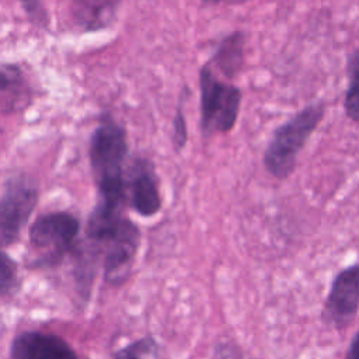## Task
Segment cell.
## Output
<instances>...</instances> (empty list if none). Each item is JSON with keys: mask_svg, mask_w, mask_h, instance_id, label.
<instances>
[{"mask_svg": "<svg viewBox=\"0 0 359 359\" xmlns=\"http://www.w3.org/2000/svg\"><path fill=\"white\" fill-rule=\"evenodd\" d=\"M10 359H80L72 345L57 334L39 330L18 332L10 345Z\"/></svg>", "mask_w": 359, "mask_h": 359, "instance_id": "obj_9", "label": "cell"}, {"mask_svg": "<svg viewBox=\"0 0 359 359\" xmlns=\"http://www.w3.org/2000/svg\"><path fill=\"white\" fill-rule=\"evenodd\" d=\"M346 359H359V330L351 339L349 348L346 351Z\"/></svg>", "mask_w": 359, "mask_h": 359, "instance_id": "obj_19", "label": "cell"}, {"mask_svg": "<svg viewBox=\"0 0 359 359\" xmlns=\"http://www.w3.org/2000/svg\"><path fill=\"white\" fill-rule=\"evenodd\" d=\"M121 0H72L74 22L84 31H98L108 27Z\"/></svg>", "mask_w": 359, "mask_h": 359, "instance_id": "obj_10", "label": "cell"}, {"mask_svg": "<svg viewBox=\"0 0 359 359\" xmlns=\"http://www.w3.org/2000/svg\"><path fill=\"white\" fill-rule=\"evenodd\" d=\"M359 311V264L341 269L331 282L321 320L335 330H345Z\"/></svg>", "mask_w": 359, "mask_h": 359, "instance_id": "obj_7", "label": "cell"}, {"mask_svg": "<svg viewBox=\"0 0 359 359\" xmlns=\"http://www.w3.org/2000/svg\"><path fill=\"white\" fill-rule=\"evenodd\" d=\"M344 107L348 118L359 122V49L349 57V87Z\"/></svg>", "mask_w": 359, "mask_h": 359, "instance_id": "obj_14", "label": "cell"}, {"mask_svg": "<svg viewBox=\"0 0 359 359\" xmlns=\"http://www.w3.org/2000/svg\"><path fill=\"white\" fill-rule=\"evenodd\" d=\"M20 279H18V264L6 252L1 251L0 261V294L1 299L6 300L13 297L20 290Z\"/></svg>", "mask_w": 359, "mask_h": 359, "instance_id": "obj_15", "label": "cell"}, {"mask_svg": "<svg viewBox=\"0 0 359 359\" xmlns=\"http://www.w3.org/2000/svg\"><path fill=\"white\" fill-rule=\"evenodd\" d=\"M324 114L325 105L313 102L275 129L262 157L269 175L282 181L293 174L300 150L324 118Z\"/></svg>", "mask_w": 359, "mask_h": 359, "instance_id": "obj_3", "label": "cell"}, {"mask_svg": "<svg viewBox=\"0 0 359 359\" xmlns=\"http://www.w3.org/2000/svg\"><path fill=\"white\" fill-rule=\"evenodd\" d=\"M199 84L201 129L203 135L230 132L240 111V90L231 84L219 81L208 67L201 69Z\"/></svg>", "mask_w": 359, "mask_h": 359, "instance_id": "obj_5", "label": "cell"}, {"mask_svg": "<svg viewBox=\"0 0 359 359\" xmlns=\"http://www.w3.org/2000/svg\"><path fill=\"white\" fill-rule=\"evenodd\" d=\"M243 43L244 36L240 32L233 34L223 41L215 55V62L227 76L236 74L243 63Z\"/></svg>", "mask_w": 359, "mask_h": 359, "instance_id": "obj_12", "label": "cell"}, {"mask_svg": "<svg viewBox=\"0 0 359 359\" xmlns=\"http://www.w3.org/2000/svg\"><path fill=\"white\" fill-rule=\"evenodd\" d=\"M27 11V14L34 21H43V11L38 0H20Z\"/></svg>", "mask_w": 359, "mask_h": 359, "instance_id": "obj_18", "label": "cell"}, {"mask_svg": "<svg viewBox=\"0 0 359 359\" xmlns=\"http://www.w3.org/2000/svg\"><path fill=\"white\" fill-rule=\"evenodd\" d=\"M188 140V132H187V123L182 114V109L178 108L177 114L172 119V133H171V143L177 153H180Z\"/></svg>", "mask_w": 359, "mask_h": 359, "instance_id": "obj_17", "label": "cell"}, {"mask_svg": "<svg viewBox=\"0 0 359 359\" xmlns=\"http://www.w3.org/2000/svg\"><path fill=\"white\" fill-rule=\"evenodd\" d=\"M80 220L67 210H53L39 215L28 230L29 269H49L62 264L67 254L77 250Z\"/></svg>", "mask_w": 359, "mask_h": 359, "instance_id": "obj_2", "label": "cell"}, {"mask_svg": "<svg viewBox=\"0 0 359 359\" xmlns=\"http://www.w3.org/2000/svg\"><path fill=\"white\" fill-rule=\"evenodd\" d=\"M31 90L21 70L14 65L1 66V111L3 114L22 109L29 102Z\"/></svg>", "mask_w": 359, "mask_h": 359, "instance_id": "obj_11", "label": "cell"}, {"mask_svg": "<svg viewBox=\"0 0 359 359\" xmlns=\"http://www.w3.org/2000/svg\"><path fill=\"white\" fill-rule=\"evenodd\" d=\"M212 1H217V0H212Z\"/></svg>", "mask_w": 359, "mask_h": 359, "instance_id": "obj_20", "label": "cell"}, {"mask_svg": "<svg viewBox=\"0 0 359 359\" xmlns=\"http://www.w3.org/2000/svg\"><path fill=\"white\" fill-rule=\"evenodd\" d=\"M128 154L126 130L111 118H104L90 137L88 158L98 199L126 205L125 158Z\"/></svg>", "mask_w": 359, "mask_h": 359, "instance_id": "obj_1", "label": "cell"}, {"mask_svg": "<svg viewBox=\"0 0 359 359\" xmlns=\"http://www.w3.org/2000/svg\"><path fill=\"white\" fill-rule=\"evenodd\" d=\"M142 241L139 226L125 217L114 234L102 244L105 248L102 259L104 282L119 286L126 282Z\"/></svg>", "mask_w": 359, "mask_h": 359, "instance_id": "obj_6", "label": "cell"}, {"mask_svg": "<svg viewBox=\"0 0 359 359\" xmlns=\"http://www.w3.org/2000/svg\"><path fill=\"white\" fill-rule=\"evenodd\" d=\"M213 359H245L240 345L230 338H220L213 344Z\"/></svg>", "mask_w": 359, "mask_h": 359, "instance_id": "obj_16", "label": "cell"}, {"mask_svg": "<svg viewBox=\"0 0 359 359\" xmlns=\"http://www.w3.org/2000/svg\"><path fill=\"white\" fill-rule=\"evenodd\" d=\"M128 203L140 217L156 216L163 206L154 164L146 157H136L125 172Z\"/></svg>", "mask_w": 359, "mask_h": 359, "instance_id": "obj_8", "label": "cell"}, {"mask_svg": "<svg viewBox=\"0 0 359 359\" xmlns=\"http://www.w3.org/2000/svg\"><path fill=\"white\" fill-rule=\"evenodd\" d=\"M160 346L153 335L140 337L112 353V359H158Z\"/></svg>", "mask_w": 359, "mask_h": 359, "instance_id": "obj_13", "label": "cell"}, {"mask_svg": "<svg viewBox=\"0 0 359 359\" xmlns=\"http://www.w3.org/2000/svg\"><path fill=\"white\" fill-rule=\"evenodd\" d=\"M39 201L36 182L25 174L8 175L0 201V241L4 248L14 245L29 222Z\"/></svg>", "mask_w": 359, "mask_h": 359, "instance_id": "obj_4", "label": "cell"}]
</instances>
